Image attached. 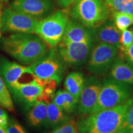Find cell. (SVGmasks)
<instances>
[{
    "instance_id": "obj_9",
    "label": "cell",
    "mask_w": 133,
    "mask_h": 133,
    "mask_svg": "<svg viewBox=\"0 0 133 133\" xmlns=\"http://www.w3.org/2000/svg\"><path fill=\"white\" fill-rule=\"evenodd\" d=\"M38 21L9 6L1 11V30L3 32L34 33Z\"/></svg>"
},
{
    "instance_id": "obj_10",
    "label": "cell",
    "mask_w": 133,
    "mask_h": 133,
    "mask_svg": "<svg viewBox=\"0 0 133 133\" xmlns=\"http://www.w3.org/2000/svg\"><path fill=\"white\" fill-rule=\"evenodd\" d=\"M101 87L102 81L96 76L85 78L75 110L76 114L81 115L90 114L97 102Z\"/></svg>"
},
{
    "instance_id": "obj_5",
    "label": "cell",
    "mask_w": 133,
    "mask_h": 133,
    "mask_svg": "<svg viewBox=\"0 0 133 133\" xmlns=\"http://www.w3.org/2000/svg\"><path fill=\"white\" fill-rule=\"evenodd\" d=\"M132 97L133 86L107 76L102 79L97 101L90 114L119 105Z\"/></svg>"
},
{
    "instance_id": "obj_15",
    "label": "cell",
    "mask_w": 133,
    "mask_h": 133,
    "mask_svg": "<svg viewBox=\"0 0 133 133\" xmlns=\"http://www.w3.org/2000/svg\"><path fill=\"white\" fill-rule=\"evenodd\" d=\"M96 43H105L115 46L119 49L121 31L116 27L111 18L97 27L93 29Z\"/></svg>"
},
{
    "instance_id": "obj_25",
    "label": "cell",
    "mask_w": 133,
    "mask_h": 133,
    "mask_svg": "<svg viewBox=\"0 0 133 133\" xmlns=\"http://www.w3.org/2000/svg\"><path fill=\"white\" fill-rule=\"evenodd\" d=\"M49 133H78V131L76 121L71 119Z\"/></svg>"
},
{
    "instance_id": "obj_6",
    "label": "cell",
    "mask_w": 133,
    "mask_h": 133,
    "mask_svg": "<svg viewBox=\"0 0 133 133\" xmlns=\"http://www.w3.org/2000/svg\"><path fill=\"white\" fill-rule=\"evenodd\" d=\"M33 77L38 83L55 80L61 83L66 67L58 57L56 48L48 49L47 52L29 66Z\"/></svg>"
},
{
    "instance_id": "obj_1",
    "label": "cell",
    "mask_w": 133,
    "mask_h": 133,
    "mask_svg": "<svg viewBox=\"0 0 133 133\" xmlns=\"http://www.w3.org/2000/svg\"><path fill=\"white\" fill-rule=\"evenodd\" d=\"M132 103L133 97L119 105L87 115L76 122L78 131L87 133H118Z\"/></svg>"
},
{
    "instance_id": "obj_29",
    "label": "cell",
    "mask_w": 133,
    "mask_h": 133,
    "mask_svg": "<svg viewBox=\"0 0 133 133\" xmlns=\"http://www.w3.org/2000/svg\"><path fill=\"white\" fill-rule=\"evenodd\" d=\"M123 58H125L126 61L133 66V43L126 51Z\"/></svg>"
},
{
    "instance_id": "obj_21",
    "label": "cell",
    "mask_w": 133,
    "mask_h": 133,
    "mask_svg": "<svg viewBox=\"0 0 133 133\" xmlns=\"http://www.w3.org/2000/svg\"><path fill=\"white\" fill-rule=\"evenodd\" d=\"M110 18L121 32L133 25V14L114 11L111 12Z\"/></svg>"
},
{
    "instance_id": "obj_27",
    "label": "cell",
    "mask_w": 133,
    "mask_h": 133,
    "mask_svg": "<svg viewBox=\"0 0 133 133\" xmlns=\"http://www.w3.org/2000/svg\"><path fill=\"white\" fill-rule=\"evenodd\" d=\"M6 129L7 133H27L24 128L14 119L8 121Z\"/></svg>"
},
{
    "instance_id": "obj_17",
    "label": "cell",
    "mask_w": 133,
    "mask_h": 133,
    "mask_svg": "<svg viewBox=\"0 0 133 133\" xmlns=\"http://www.w3.org/2000/svg\"><path fill=\"white\" fill-rule=\"evenodd\" d=\"M30 125L33 127L46 125L47 123V104L44 101H38L30 109L26 115Z\"/></svg>"
},
{
    "instance_id": "obj_14",
    "label": "cell",
    "mask_w": 133,
    "mask_h": 133,
    "mask_svg": "<svg viewBox=\"0 0 133 133\" xmlns=\"http://www.w3.org/2000/svg\"><path fill=\"white\" fill-rule=\"evenodd\" d=\"M61 41L75 43L95 42L94 30L93 29L86 27L78 21L71 18L69 20Z\"/></svg>"
},
{
    "instance_id": "obj_11",
    "label": "cell",
    "mask_w": 133,
    "mask_h": 133,
    "mask_svg": "<svg viewBox=\"0 0 133 133\" xmlns=\"http://www.w3.org/2000/svg\"><path fill=\"white\" fill-rule=\"evenodd\" d=\"M10 6L40 20L52 12L54 4L52 0H13Z\"/></svg>"
},
{
    "instance_id": "obj_30",
    "label": "cell",
    "mask_w": 133,
    "mask_h": 133,
    "mask_svg": "<svg viewBox=\"0 0 133 133\" xmlns=\"http://www.w3.org/2000/svg\"><path fill=\"white\" fill-rule=\"evenodd\" d=\"M75 1V0H57V2L60 7L63 9H66L72 5Z\"/></svg>"
},
{
    "instance_id": "obj_2",
    "label": "cell",
    "mask_w": 133,
    "mask_h": 133,
    "mask_svg": "<svg viewBox=\"0 0 133 133\" xmlns=\"http://www.w3.org/2000/svg\"><path fill=\"white\" fill-rule=\"evenodd\" d=\"M5 52L24 65H30L47 52L49 46L35 33H15L2 39Z\"/></svg>"
},
{
    "instance_id": "obj_13",
    "label": "cell",
    "mask_w": 133,
    "mask_h": 133,
    "mask_svg": "<svg viewBox=\"0 0 133 133\" xmlns=\"http://www.w3.org/2000/svg\"><path fill=\"white\" fill-rule=\"evenodd\" d=\"M43 91V87L34 78L27 82L19 83L12 94L15 99L24 106L25 110H27L37 101Z\"/></svg>"
},
{
    "instance_id": "obj_24",
    "label": "cell",
    "mask_w": 133,
    "mask_h": 133,
    "mask_svg": "<svg viewBox=\"0 0 133 133\" xmlns=\"http://www.w3.org/2000/svg\"><path fill=\"white\" fill-rule=\"evenodd\" d=\"M107 6L111 12L116 11L125 12L126 9L132 0H105Z\"/></svg>"
},
{
    "instance_id": "obj_32",
    "label": "cell",
    "mask_w": 133,
    "mask_h": 133,
    "mask_svg": "<svg viewBox=\"0 0 133 133\" xmlns=\"http://www.w3.org/2000/svg\"><path fill=\"white\" fill-rule=\"evenodd\" d=\"M1 10L0 9V38L1 36Z\"/></svg>"
},
{
    "instance_id": "obj_31",
    "label": "cell",
    "mask_w": 133,
    "mask_h": 133,
    "mask_svg": "<svg viewBox=\"0 0 133 133\" xmlns=\"http://www.w3.org/2000/svg\"><path fill=\"white\" fill-rule=\"evenodd\" d=\"M4 128H1L0 127V133H7L6 132V129Z\"/></svg>"
},
{
    "instance_id": "obj_8",
    "label": "cell",
    "mask_w": 133,
    "mask_h": 133,
    "mask_svg": "<svg viewBox=\"0 0 133 133\" xmlns=\"http://www.w3.org/2000/svg\"><path fill=\"white\" fill-rule=\"evenodd\" d=\"M119 49L115 46L105 43H97L88 60L87 70L96 76H104L110 70Z\"/></svg>"
},
{
    "instance_id": "obj_16",
    "label": "cell",
    "mask_w": 133,
    "mask_h": 133,
    "mask_svg": "<svg viewBox=\"0 0 133 133\" xmlns=\"http://www.w3.org/2000/svg\"><path fill=\"white\" fill-rule=\"evenodd\" d=\"M108 76L119 82L133 86V66L118 55Z\"/></svg>"
},
{
    "instance_id": "obj_33",
    "label": "cell",
    "mask_w": 133,
    "mask_h": 133,
    "mask_svg": "<svg viewBox=\"0 0 133 133\" xmlns=\"http://www.w3.org/2000/svg\"><path fill=\"white\" fill-rule=\"evenodd\" d=\"M1 1H3V2H8V1H9V0H0Z\"/></svg>"
},
{
    "instance_id": "obj_20",
    "label": "cell",
    "mask_w": 133,
    "mask_h": 133,
    "mask_svg": "<svg viewBox=\"0 0 133 133\" xmlns=\"http://www.w3.org/2000/svg\"><path fill=\"white\" fill-rule=\"evenodd\" d=\"M84 78L82 73L73 71L66 75L64 85L66 91L79 100V96L84 86Z\"/></svg>"
},
{
    "instance_id": "obj_28",
    "label": "cell",
    "mask_w": 133,
    "mask_h": 133,
    "mask_svg": "<svg viewBox=\"0 0 133 133\" xmlns=\"http://www.w3.org/2000/svg\"><path fill=\"white\" fill-rule=\"evenodd\" d=\"M8 115L6 111L0 109V127L6 128L8 124Z\"/></svg>"
},
{
    "instance_id": "obj_12",
    "label": "cell",
    "mask_w": 133,
    "mask_h": 133,
    "mask_svg": "<svg viewBox=\"0 0 133 133\" xmlns=\"http://www.w3.org/2000/svg\"><path fill=\"white\" fill-rule=\"evenodd\" d=\"M28 73H31L29 66L21 65L5 58L0 57V76L12 94L19 85L21 78Z\"/></svg>"
},
{
    "instance_id": "obj_26",
    "label": "cell",
    "mask_w": 133,
    "mask_h": 133,
    "mask_svg": "<svg viewBox=\"0 0 133 133\" xmlns=\"http://www.w3.org/2000/svg\"><path fill=\"white\" fill-rule=\"evenodd\" d=\"M118 133H133V103L128 111L124 123Z\"/></svg>"
},
{
    "instance_id": "obj_19",
    "label": "cell",
    "mask_w": 133,
    "mask_h": 133,
    "mask_svg": "<svg viewBox=\"0 0 133 133\" xmlns=\"http://www.w3.org/2000/svg\"><path fill=\"white\" fill-rule=\"evenodd\" d=\"M69 114L65 113L54 102L47 103V123L46 125L55 129L72 119Z\"/></svg>"
},
{
    "instance_id": "obj_23",
    "label": "cell",
    "mask_w": 133,
    "mask_h": 133,
    "mask_svg": "<svg viewBox=\"0 0 133 133\" xmlns=\"http://www.w3.org/2000/svg\"><path fill=\"white\" fill-rule=\"evenodd\" d=\"M133 43V29H126L121 32L120 40H119V51L120 54L118 55L123 58L128 49ZM124 59V58H123Z\"/></svg>"
},
{
    "instance_id": "obj_34",
    "label": "cell",
    "mask_w": 133,
    "mask_h": 133,
    "mask_svg": "<svg viewBox=\"0 0 133 133\" xmlns=\"http://www.w3.org/2000/svg\"><path fill=\"white\" fill-rule=\"evenodd\" d=\"M78 133H87V132H80V131H78Z\"/></svg>"
},
{
    "instance_id": "obj_22",
    "label": "cell",
    "mask_w": 133,
    "mask_h": 133,
    "mask_svg": "<svg viewBox=\"0 0 133 133\" xmlns=\"http://www.w3.org/2000/svg\"><path fill=\"white\" fill-rule=\"evenodd\" d=\"M0 106L10 112H14V107L10 91L0 76Z\"/></svg>"
},
{
    "instance_id": "obj_4",
    "label": "cell",
    "mask_w": 133,
    "mask_h": 133,
    "mask_svg": "<svg viewBox=\"0 0 133 133\" xmlns=\"http://www.w3.org/2000/svg\"><path fill=\"white\" fill-rule=\"evenodd\" d=\"M70 19L69 11L59 9L39 20L34 33L39 36L50 48H56L62 40Z\"/></svg>"
},
{
    "instance_id": "obj_7",
    "label": "cell",
    "mask_w": 133,
    "mask_h": 133,
    "mask_svg": "<svg viewBox=\"0 0 133 133\" xmlns=\"http://www.w3.org/2000/svg\"><path fill=\"white\" fill-rule=\"evenodd\" d=\"M95 44L94 41L75 43L61 41L56 48L58 57L66 68L75 67L88 62Z\"/></svg>"
},
{
    "instance_id": "obj_3",
    "label": "cell",
    "mask_w": 133,
    "mask_h": 133,
    "mask_svg": "<svg viewBox=\"0 0 133 133\" xmlns=\"http://www.w3.org/2000/svg\"><path fill=\"white\" fill-rule=\"evenodd\" d=\"M70 16L89 29H95L110 18L105 0H75Z\"/></svg>"
},
{
    "instance_id": "obj_18",
    "label": "cell",
    "mask_w": 133,
    "mask_h": 133,
    "mask_svg": "<svg viewBox=\"0 0 133 133\" xmlns=\"http://www.w3.org/2000/svg\"><path fill=\"white\" fill-rule=\"evenodd\" d=\"M52 102L65 113L70 114L75 112L78 99L66 90H59L54 94Z\"/></svg>"
}]
</instances>
